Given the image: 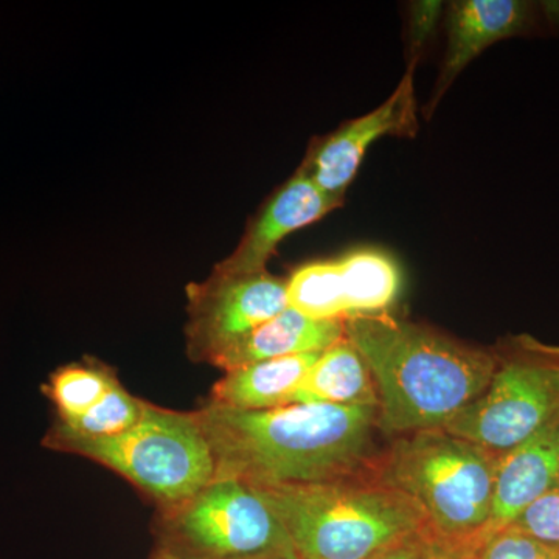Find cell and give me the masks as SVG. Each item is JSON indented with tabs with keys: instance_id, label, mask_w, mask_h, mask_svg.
<instances>
[{
	"instance_id": "cell-13",
	"label": "cell",
	"mask_w": 559,
	"mask_h": 559,
	"mask_svg": "<svg viewBox=\"0 0 559 559\" xmlns=\"http://www.w3.org/2000/svg\"><path fill=\"white\" fill-rule=\"evenodd\" d=\"M345 337L344 320H312L286 308L235 342L213 366L224 371L289 356L322 353Z\"/></svg>"
},
{
	"instance_id": "cell-24",
	"label": "cell",
	"mask_w": 559,
	"mask_h": 559,
	"mask_svg": "<svg viewBox=\"0 0 559 559\" xmlns=\"http://www.w3.org/2000/svg\"><path fill=\"white\" fill-rule=\"evenodd\" d=\"M477 549H455V547H444L436 543L432 559H474Z\"/></svg>"
},
{
	"instance_id": "cell-19",
	"label": "cell",
	"mask_w": 559,
	"mask_h": 559,
	"mask_svg": "<svg viewBox=\"0 0 559 559\" xmlns=\"http://www.w3.org/2000/svg\"><path fill=\"white\" fill-rule=\"evenodd\" d=\"M146 401L131 395L123 385L117 384L110 390L90 412L83 417L69 423H51L50 429L70 433L76 437H90V439H103V437H116L127 432L138 425L145 412Z\"/></svg>"
},
{
	"instance_id": "cell-25",
	"label": "cell",
	"mask_w": 559,
	"mask_h": 559,
	"mask_svg": "<svg viewBox=\"0 0 559 559\" xmlns=\"http://www.w3.org/2000/svg\"><path fill=\"white\" fill-rule=\"evenodd\" d=\"M150 559H178L175 555H171L170 551L165 550L164 547L156 546L153 554H151Z\"/></svg>"
},
{
	"instance_id": "cell-9",
	"label": "cell",
	"mask_w": 559,
	"mask_h": 559,
	"mask_svg": "<svg viewBox=\"0 0 559 559\" xmlns=\"http://www.w3.org/2000/svg\"><path fill=\"white\" fill-rule=\"evenodd\" d=\"M559 31V2L455 0L447 7V49L426 119L469 62L499 40L549 35Z\"/></svg>"
},
{
	"instance_id": "cell-10",
	"label": "cell",
	"mask_w": 559,
	"mask_h": 559,
	"mask_svg": "<svg viewBox=\"0 0 559 559\" xmlns=\"http://www.w3.org/2000/svg\"><path fill=\"white\" fill-rule=\"evenodd\" d=\"M415 69L407 68L396 90L377 109L345 121L316 139L299 167L323 193L344 201L371 143L385 135L415 138L418 131Z\"/></svg>"
},
{
	"instance_id": "cell-1",
	"label": "cell",
	"mask_w": 559,
	"mask_h": 559,
	"mask_svg": "<svg viewBox=\"0 0 559 559\" xmlns=\"http://www.w3.org/2000/svg\"><path fill=\"white\" fill-rule=\"evenodd\" d=\"M194 414L212 448L216 476L257 488L377 476L389 441L380 407L288 404L237 411L207 403Z\"/></svg>"
},
{
	"instance_id": "cell-21",
	"label": "cell",
	"mask_w": 559,
	"mask_h": 559,
	"mask_svg": "<svg viewBox=\"0 0 559 559\" xmlns=\"http://www.w3.org/2000/svg\"><path fill=\"white\" fill-rule=\"evenodd\" d=\"M559 550L544 546L518 530L506 528L489 536L474 559H558Z\"/></svg>"
},
{
	"instance_id": "cell-20",
	"label": "cell",
	"mask_w": 559,
	"mask_h": 559,
	"mask_svg": "<svg viewBox=\"0 0 559 559\" xmlns=\"http://www.w3.org/2000/svg\"><path fill=\"white\" fill-rule=\"evenodd\" d=\"M509 528L559 550V484L522 511Z\"/></svg>"
},
{
	"instance_id": "cell-17",
	"label": "cell",
	"mask_w": 559,
	"mask_h": 559,
	"mask_svg": "<svg viewBox=\"0 0 559 559\" xmlns=\"http://www.w3.org/2000/svg\"><path fill=\"white\" fill-rule=\"evenodd\" d=\"M290 310L312 320H347L348 308L340 260L316 261L286 280Z\"/></svg>"
},
{
	"instance_id": "cell-23",
	"label": "cell",
	"mask_w": 559,
	"mask_h": 559,
	"mask_svg": "<svg viewBox=\"0 0 559 559\" xmlns=\"http://www.w3.org/2000/svg\"><path fill=\"white\" fill-rule=\"evenodd\" d=\"M433 549L436 540L425 533L371 559H432Z\"/></svg>"
},
{
	"instance_id": "cell-6",
	"label": "cell",
	"mask_w": 559,
	"mask_h": 559,
	"mask_svg": "<svg viewBox=\"0 0 559 559\" xmlns=\"http://www.w3.org/2000/svg\"><path fill=\"white\" fill-rule=\"evenodd\" d=\"M156 546L178 559H299L275 511L252 485L215 476L193 498L159 510Z\"/></svg>"
},
{
	"instance_id": "cell-22",
	"label": "cell",
	"mask_w": 559,
	"mask_h": 559,
	"mask_svg": "<svg viewBox=\"0 0 559 559\" xmlns=\"http://www.w3.org/2000/svg\"><path fill=\"white\" fill-rule=\"evenodd\" d=\"M443 11V2H412L409 7V17H407L406 28V55L407 68H417L430 40L439 31V24Z\"/></svg>"
},
{
	"instance_id": "cell-16",
	"label": "cell",
	"mask_w": 559,
	"mask_h": 559,
	"mask_svg": "<svg viewBox=\"0 0 559 559\" xmlns=\"http://www.w3.org/2000/svg\"><path fill=\"white\" fill-rule=\"evenodd\" d=\"M348 319L381 314L395 304L401 274L395 261L374 249H359L340 260Z\"/></svg>"
},
{
	"instance_id": "cell-26",
	"label": "cell",
	"mask_w": 559,
	"mask_h": 559,
	"mask_svg": "<svg viewBox=\"0 0 559 559\" xmlns=\"http://www.w3.org/2000/svg\"><path fill=\"white\" fill-rule=\"evenodd\" d=\"M558 559H559V557H558Z\"/></svg>"
},
{
	"instance_id": "cell-8",
	"label": "cell",
	"mask_w": 559,
	"mask_h": 559,
	"mask_svg": "<svg viewBox=\"0 0 559 559\" xmlns=\"http://www.w3.org/2000/svg\"><path fill=\"white\" fill-rule=\"evenodd\" d=\"M189 296L187 349L198 362H215L235 342L288 308L286 282L267 271L219 275L193 283Z\"/></svg>"
},
{
	"instance_id": "cell-2",
	"label": "cell",
	"mask_w": 559,
	"mask_h": 559,
	"mask_svg": "<svg viewBox=\"0 0 559 559\" xmlns=\"http://www.w3.org/2000/svg\"><path fill=\"white\" fill-rule=\"evenodd\" d=\"M344 325L373 377L389 440L443 429L479 399L498 369L496 352L389 312L356 316Z\"/></svg>"
},
{
	"instance_id": "cell-15",
	"label": "cell",
	"mask_w": 559,
	"mask_h": 559,
	"mask_svg": "<svg viewBox=\"0 0 559 559\" xmlns=\"http://www.w3.org/2000/svg\"><path fill=\"white\" fill-rule=\"evenodd\" d=\"M290 404L380 407V400L369 366L344 337L320 353L294 392Z\"/></svg>"
},
{
	"instance_id": "cell-7",
	"label": "cell",
	"mask_w": 559,
	"mask_h": 559,
	"mask_svg": "<svg viewBox=\"0 0 559 559\" xmlns=\"http://www.w3.org/2000/svg\"><path fill=\"white\" fill-rule=\"evenodd\" d=\"M496 355L488 388L443 429L499 457L559 418V348L521 336Z\"/></svg>"
},
{
	"instance_id": "cell-4",
	"label": "cell",
	"mask_w": 559,
	"mask_h": 559,
	"mask_svg": "<svg viewBox=\"0 0 559 559\" xmlns=\"http://www.w3.org/2000/svg\"><path fill=\"white\" fill-rule=\"evenodd\" d=\"M496 462L444 429L419 430L388 441L377 479L414 502L437 544L479 549L488 539Z\"/></svg>"
},
{
	"instance_id": "cell-14",
	"label": "cell",
	"mask_w": 559,
	"mask_h": 559,
	"mask_svg": "<svg viewBox=\"0 0 559 559\" xmlns=\"http://www.w3.org/2000/svg\"><path fill=\"white\" fill-rule=\"evenodd\" d=\"M320 353L261 360L226 371L209 403L237 411H271L288 406Z\"/></svg>"
},
{
	"instance_id": "cell-11",
	"label": "cell",
	"mask_w": 559,
	"mask_h": 559,
	"mask_svg": "<svg viewBox=\"0 0 559 559\" xmlns=\"http://www.w3.org/2000/svg\"><path fill=\"white\" fill-rule=\"evenodd\" d=\"M344 201L329 197L304 171L297 170L264 201L249 221L237 249L213 270L219 275L266 271L267 261L288 235L322 219Z\"/></svg>"
},
{
	"instance_id": "cell-5",
	"label": "cell",
	"mask_w": 559,
	"mask_h": 559,
	"mask_svg": "<svg viewBox=\"0 0 559 559\" xmlns=\"http://www.w3.org/2000/svg\"><path fill=\"white\" fill-rule=\"evenodd\" d=\"M43 444L106 466L159 510L193 498L216 476L215 457L197 414L150 403L138 425L120 436L90 439L49 428Z\"/></svg>"
},
{
	"instance_id": "cell-12",
	"label": "cell",
	"mask_w": 559,
	"mask_h": 559,
	"mask_svg": "<svg viewBox=\"0 0 559 559\" xmlns=\"http://www.w3.org/2000/svg\"><path fill=\"white\" fill-rule=\"evenodd\" d=\"M559 484V418L520 447L499 455L492 481L488 538Z\"/></svg>"
},
{
	"instance_id": "cell-18",
	"label": "cell",
	"mask_w": 559,
	"mask_h": 559,
	"mask_svg": "<svg viewBox=\"0 0 559 559\" xmlns=\"http://www.w3.org/2000/svg\"><path fill=\"white\" fill-rule=\"evenodd\" d=\"M119 382L108 367L70 364L50 374L43 392L57 412L55 421L69 423L97 406Z\"/></svg>"
},
{
	"instance_id": "cell-3",
	"label": "cell",
	"mask_w": 559,
	"mask_h": 559,
	"mask_svg": "<svg viewBox=\"0 0 559 559\" xmlns=\"http://www.w3.org/2000/svg\"><path fill=\"white\" fill-rule=\"evenodd\" d=\"M253 488L299 559H371L428 533L414 502L377 476Z\"/></svg>"
}]
</instances>
